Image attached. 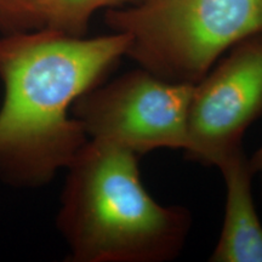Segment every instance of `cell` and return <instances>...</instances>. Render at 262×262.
I'll return each instance as SVG.
<instances>
[{
  "label": "cell",
  "mask_w": 262,
  "mask_h": 262,
  "mask_svg": "<svg viewBox=\"0 0 262 262\" xmlns=\"http://www.w3.org/2000/svg\"><path fill=\"white\" fill-rule=\"evenodd\" d=\"M31 0H0V32L3 34L31 29Z\"/></svg>",
  "instance_id": "obj_8"
},
{
  "label": "cell",
  "mask_w": 262,
  "mask_h": 262,
  "mask_svg": "<svg viewBox=\"0 0 262 262\" xmlns=\"http://www.w3.org/2000/svg\"><path fill=\"white\" fill-rule=\"evenodd\" d=\"M66 171L56 222L68 261L169 262L180 256L191 212L149 194L139 156L88 140Z\"/></svg>",
  "instance_id": "obj_2"
},
{
  "label": "cell",
  "mask_w": 262,
  "mask_h": 262,
  "mask_svg": "<svg viewBox=\"0 0 262 262\" xmlns=\"http://www.w3.org/2000/svg\"><path fill=\"white\" fill-rule=\"evenodd\" d=\"M217 168L225 181V216L209 261L262 262V222L253 196L255 172L243 147Z\"/></svg>",
  "instance_id": "obj_6"
},
{
  "label": "cell",
  "mask_w": 262,
  "mask_h": 262,
  "mask_svg": "<svg viewBox=\"0 0 262 262\" xmlns=\"http://www.w3.org/2000/svg\"><path fill=\"white\" fill-rule=\"evenodd\" d=\"M262 117V33L239 41L193 88L188 108V159L219 166L243 147Z\"/></svg>",
  "instance_id": "obj_5"
},
{
  "label": "cell",
  "mask_w": 262,
  "mask_h": 262,
  "mask_svg": "<svg viewBox=\"0 0 262 262\" xmlns=\"http://www.w3.org/2000/svg\"><path fill=\"white\" fill-rule=\"evenodd\" d=\"M129 39L122 33L73 37L28 29L0 38V180L17 188L48 185L86 143L72 114L75 101L102 83Z\"/></svg>",
  "instance_id": "obj_1"
},
{
  "label": "cell",
  "mask_w": 262,
  "mask_h": 262,
  "mask_svg": "<svg viewBox=\"0 0 262 262\" xmlns=\"http://www.w3.org/2000/svg\"><path fill=\"white\" fill-rule=\"evenodd\" d=\"M126 56L162 79L195 85L229 49L262 33V0H136L106 11Z\"/></svg>",
  "instance_id": "obj_3"
},
{
  "label": "cell",
  "mask_w": 262,
  "mask_h": 262,
  "mask_svg": "<svg viewBox=\"0 0 262 262\" xmlns=\"http://www.w3.org/2000/svg\"><path fill=\"white\" fill-rule=\"evenodd\" d=\"M194 85L139 68L100 83L75 101L72 114L88 139L136 156L188 148V108Z\"/></svg>",
  "instance_id": "obj_4"
},
{
  "label": "cell",
  "mask_w": 262,
  "mask_h": 262,
  "mask_svg": "<svg viewBox=\"0 0 262 262\" xmlns=\"http://www.w3.org/2000/svg\"><path fill=\"white\" fill-rule=\"evenodd\" d=\"M249 160H250V165L254 170L255 175H260L262 183V146L249 158Z\"/></svg>",
  "instance_id": "obj_9"
},
{
  "label": "cell",
  "mask_w": 262,
  "mask_h": 262,
  "mask_svg": "<svg viewBox=\"0 0 262 262\" xmlns=\"http://www.w3.org/2000/svg\"><path fill=\"white\" fill-rule=\"evenodd\" d=\"M136 0H31V29H50L73 37L86 35L91 18L100 10L130 5Z\"/></svg>",
  "instance_id": "obj_7"
}]
</instances>
